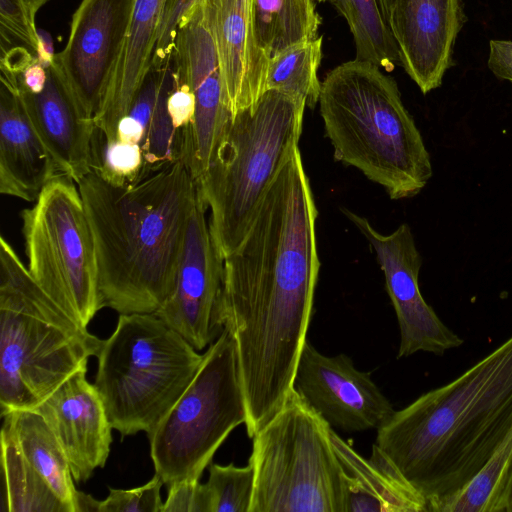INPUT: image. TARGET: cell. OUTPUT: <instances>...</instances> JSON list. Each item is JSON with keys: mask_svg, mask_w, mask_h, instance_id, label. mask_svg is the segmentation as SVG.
Returning <instances> with one entry per match:
<instances>
[{"mask_svg": "<svg viewBox=\"0 0 512 512\" xmlns=\"http://www.w3.org/2000/svg\"><path fill=\"white\" fill-rule=\"evenodd\" d=\"M317 215L297 147L223 259L222 318L236 344L250 438L293 390L320 269Z\"/></svg>", "mask_w": 512, "mask_h": 512, "instance_id": "1", "label": "cell"}, {"mask_svg": "<svg viewBox=\"0 0 512 512\" xmlns=\"http://www.w3.org/2000/svg\"><path fill=\"white\" fill-rule=\"evenodd\" d=\"M512 428V335L453 381L395 411L375 444L427 503L463 490Z\"/></svg>", "mask_w": 512, "mask_h": 512, "instance_id": "2", "label": "cell"}, {"mask_svg": "<svg viewBox=\"0 0 512 512\" xmlns=\"http://www.w3.org/2000/svg\"><path fill=\"white\" fill-rule=\"evenodd\" d=\"M91 225L103 307L155 313L174 291L197 182L183 161L124 185L77 182Z\"/></svg>", "mask_w": 512, "mask_h": 512, "instance_id": "3", "label": "cell"}, {"mask_svg": "<svg viewBox=\"0 0 512 512\" xmlns=\"http://www.w3.org/2000/svg\"><path fill=\"white\" fill-rule=\"evenodd\" d=\"M319 110L336 160L357 168L389 197L416 196L433 174L430 154L394 78L353 59L321 82Z\"/></svg>", "mask_w": 512, "mask_h": 512, "instance_id": "4", "label": "cell"}, {"mask_svg": "<svg viewBox=\"0 0 512 512\" xmlns=\"http://www.w3.org/2000/svg\"><path fill=\"white\" fill-rule=\"evenodd\" d=\"M102 340L70 318L0 237L1 416L33 409L88 359Z\"/></svg>", "mask_w": 512, "mask_h": 512, "instance_id": "5", "label": "cell"}, {"mask_svg": "<svg viewBox=\"0 0 512 512\" xmlns=\"http://www.w3.org/2000/svg\"><path fill=\"white\" fill-rule=\"evenodd\" d=\"M305 107L286 93L265 91L219 134L197 189L223 259L240 244L267 189L298 147Z\"/></svg>", "mask_w": 512, "mask_h": 512, "instance_id": "6", "label": "cell"}, {"mask_svg": "<svg viewBox=\"0 0 512 512\" xmlns=\"http://www.w3.org/2000/svg\"><path fill=\"white\" fill-rule=\"evenodd\" d=\"M97 389L113 429L149 435L198 372L203 360L155 313L120 314L97 354Z\"/></svg>", "mask_w": 512, "mask_h": 512, "instance_id": "7", "label": "cell"}, {"mask_svg": "<svg viewBox=\"0 0 512 512\" xmlns=\"http://www.w3.org/2000/svg\"><path fill=\"white\" fill-rule=\"evenodd\" d=\"M332 428L294 391L252 437L250 512H347Z\"/></svg>", "mask_w": 512, "mask_h": 512, "instance_id": "8", "label": "cell"}, {"mask_svg": "<svg viewBox=\"0 0 512 512\" xmlns=\"http://www.w3.org/2000/svg\"><path fill=\"white\" fill-rule=\"evenodd\" d=\"M246 421L236 344L224 328L187 389L147 435L155 474L167 486L200 480L229 434Z\"/></svg>", "mask_w": 512, "mask_h": 512, "instance_id": "9", "label": "cell"}, {"mask_svg": "<svg viewBox=\"0 0 512 512\" xmlns=\"http://www.w3.org/2000/svg\"><path fill=\"white\" fill-rule=\"evenodd\" d=\"M20 216L30 275L87 328L103 306L95 241L77 183L57 173Z\"/></svg>", "mask_w": 512, "mask_h": 512, "instance_id": "10", "label": "cell"}, {"mask_svg": "<svg viewBox=\"0 0 512 512\" xmlns=\"http://www.w3.org/2000/svg\"><path fill=\"white\" fill-rule=\"evenodd\" d=\"M342 211L369 241L384 273L400 330L397 357L417 352L443 355L461 346L463 339L442 322L421 294L418 279L422 258L410 226L403 223L384 235L365 217L347 209Z\"/></svg>", "mask_w": 512, "mask_h": 512, "instance_id": "11", "label": "cell"}, {"mask_svg": "<svg viewBox=\"0 0 512 512\" xmlns=\"http://www.w3.org/2000/svg\"><path fill=\"white\" fill-rule=\"evenodd\" d=\"M134 0H81L52 66L91 119L100 110L127 34Z\"/></svg>", "mask_w": 512, "mask_h": 512, "instance_id": "12", "label": "cell"}, {"mask_svg": "<svg viewBox=\"0 0 512 512\" xmlns=\"http://www.w3.org/2000/svg\"><path fill=\"white\" fill-rule=\"evenodd\" d=\"M207 210L198 192L174 291L155 312L198 351L213 343L224 329L223 258L213 240Z\"/></svg>", "mask_w": 512, "mask_h": 512, "instance_id": "13", "label": "cell"}, {"mask_svg": "<svg viewBox=\"0 0 512 512\" xmlns=\"http://www.w3.org/2000/svg\"><path fill=\"white\" fill-rule=\"evenodd\" d=\"M294 391L332 428L378 429L394 414L388 398L345 354L326 356L307 339L293 380Z\"/></svg>", "mask_w": 512, "mask_h": 512, "instance_id": "14", "label": "cell"}, {"mask_svg": "<svg viewBox=\"0 0 512 512\" xmlns=\"http://www.w3.org/2000/svg\"><path fill=\"white\" fill-rule=\"evenodd\" d=\"M172 62L174 72L188 82L195 96L194 122L187 134L183 162L197 182L219 134L233 117L225 104L218 54L201 0L179 24Z\"/></svg>", "mask_w": 512, "mask_h": 512, "instance_id": "15", "label": "cell"}, {"mask_svg": "<svg viewBox=\"0 0 512 512\" xmlns=\"http://www.w3.org/2000/svg\"><path fill=\"white\" fill-rule=\"evenodd\" d=\"M464 22L462 0H393L388 25L400 65L423 94L442 84Z\"/></svg>", "mask_w": 512, "mask_h": 512, "instance_id": "16", "label": "cell"}, {"mask_svg": "<svg viewBox=\"0 0 512 512\" xmlns=\"http://www.w3.org/2000/svg\"><path fill=\"white\" fill-rule=\"evenodd\" d=\"M87 365L63 381L33 409L60 443L75 482L103 468L112 443V425L102 399L86 379Z\"/></svg>", "mask_w": 512, "mask_h": 512, "instance_id": "17", "label": "cell"}, {"mask_svg": "<svg viewBox=\"0 0 512 512\" xmlns=\"http://www.w3.org/2000/svg\"><path fill=\"white\" fill-rule=\"evenodd\" d=\"M201 6L218 54L225 104L234 116L265 92L270 58L256 38L253 0H201Z\"/></svg>", "mask_w": 512, "mask_h": 512, "instance_id": "18", "label": "cell"}, {"mask_svg": "<svg viewBox=\"0 0 512 512\" xmlns=\"http://www.w3.org/2000/svg\"><path fill=\"white\" fill-rule=\"evenodd\" d=\"M13 73L26 114L58 172L77 183L91 171L94 120L80 109L52 65L47 68L46 84L38 93L24 90L17 73Z\"/></svg>", "mask_w": 512, "mask_h": 512, "instance_id": "19", "label": "cell"}, {"mask_svg": "<svg viewBox=\"0 0 512 512\" xmlns=\"http://www.w3.org/2000/svg\"><path fill=\"white\" fill-rule=\"evenodd\" d=\"M0 70V192L32 202L59 172L26 114L15 74Z\"/></svg>", "mask_w": 512, "mask_h": 512, "instance_id": "20", "label": "cell"}, {"mask_svg": "<svg viewBox=\"0 0 512 512\" xmlns=\"http://www.w3.org/2000/svg\"><path fill=\"white\" fill-rule=\"evenodd\" d=\"M166 0H134L125 41L112 74L95 127L105 141L115 140L119 122L127 115L153 65L158 29Z\"/></svg>", "mask_w": 512, "mask_h": 512, "instance_id": "21", "label": "cell"}, {"mask_svg": "<svg viewBox=\"0 0 512 512\" xmlns=\"http://www.w3.org/2000/svg\"><path fill=\"white\" fill-rule=\"evenodd\" d=\"M331 438L347 473V512L427 511L423 496L376 444L373 445L371 457L365 459L333 429Z\"/></svg>", "mask_w": 512, "mask_h": 512, "instance_id": "22", "label": "cell"}, {"mask_svg": "<svg viewBox=\"0 0 512 512\" xmlns=\"http://www.w3.org/2000/svg\"><path fill=\"white\" fill-rule=\"evenodd\" d=\"M173 84L171 56L152 65L126 115L141 129L146 175L184 159L185 135L174 127L167 108Z\"/></svg>", "mask_w": 512, "mask_h": 512, "instance_id": "23", "label": "cell"}, {"mask_svg": "<svg viewBox=\"0 0 512 512\" xmlns=\"http://www.w3.org/2000/svg\"><path fill=\"white\" fill-rule=\"evenodd\" d=\"M3 425L18 448L45 479L69 512H76L75 488L66 455L43 417L31 409L10 411L2 416Z\"/></svg>", "mask_w": 512, "mask_h": 512, "instance_id": "24", "label": "cell"}, {"mask_svg": "<svg viewBox=\"0 0 512 512\" xmlns=\"http://www.w3.org/2000/svg\"><path fill=\"white\" fill-rule=\"evenodd\" d=\"M253 15L257 41L269 58L318 37L314 0H253Z\"/></svg>", "mask_w": 512, "mask_h": 512, "instance_id": "25", "label": "cell"}, {"mask_svg": "<svg viewBox=\"0 0 512 512\" xmlns=\"http://www.w3.org/2000/svg\"><path fill=\"white\" fill-rule=\"evenodd\" d=\"M2 512H69L45 479L1 428Z\"/></svg>", "mask_w": 512, "mask_h": 512, "instance_id": "26", "label": "cell"}, {"mask_svg": "<svg viewBox=\"0 0 512 512\" xmlns=\"http://www.w3.org/2000/svg\"><path fill=\"white\" fill-rule=\"evenodd\" d=\"M345 18L353 36L356 59L369 61L385 72L400 65L397 43L378 0H330Z\"/></svg>", "mask_w": 512, "mask_h": 512, "instance_id": "27", "label": "cell"}, {"mask_svg": "<svg viewBox=\"0 0 512 512\" xmlns=\"http://www.w3.org/2000/svg\"><path fill=\"white\" fill-rule=\"evenodd\" d=\"M322 36L295 44L269 60L265 91L275 90L303 100L313 108L319 101Z\"/></svg>", "mask_w": 512, "mask_h": 512, "instance_id": "28", "label": "cell"}, {"mask_svg": "<svg viewBox=\"0 0 512 512\" xmlns=\"http://www.w3.org/2000/svg\"><path fill=\"white\" fill-rule=\"evenodd\" d=\"M512 475V428L476 477L438 512H505Z\"/></svg>", "mask_w": 512, "mask_h": 512, "instance_id": "29", "label": "cell"}, {"mask_svg": "<svg viewBox=\"0 0 512 512\" xmlns=\"http://www.w3.org/2000/svg\"><path fill=\"white\" fill-rule=\"evenodd\" d=\"M255 474L252 464L209 465V478L204 483L209 512H250Z\"/></svg>", "mask_w": 512, "mask_h": 512, "instance_id": "30", "label": "cell"}, {"mask_svg": "<svg viewBox=\"0 0 512 512\" xmlns=\"http://www.w3.org/2000/svg\"><path fill=\"white\" fill-rule=\"evenodd\" d=\"M163 481L155 474L146 484L132 489L109 488L106 499L98 501V512H162Z\"/></svg>", "mask_w": 512, "mask_h": 512, "instance_id": "31", "label": "cell"}, {"mask_svg": "<svg viewBox=\"0 0 512 512\" xmlns=\"http://www.w3.org/2000/svg\"><path fill=\"white\" fill-rule=\"evenodd\" d=\"M1 48L20 41L36 56L38 31L28 18L20 0H0Z\"/></svg>", "mask_w": 512, "mask_h": 512, "instance_id": "32", "label": "cell"}, {"mask_svg": "<svg viewBox=\"0 0 512 512\" xmlns=\"http://www.w3.org/2000/svg\"><path fill=\"white\" fill-rule=\"evenodd\" d=\"M199 1L166 0L158 29L153 64L160 65L172 56L179 24Z\"/></svg>", "mask_w": 512, "mask_h": 512, "instance_id": "33", "label": "cell"}, {"mask_svg": "<svg viewBox=\"0 0 512 512\" xmlns=\"http://www.w3.org/2000/svg\"><path fill=\"white\" fill-rule=\"evenodd\" d=\"M168 487L162 512H209L207 493L200 480L181 481Z\"/></svg>", "mask_w": 512, "mask_h": 512, "instance_id": "34", "label": "cell"}, {"mask_svg": "<svg viewBox=\"0 0 512 512\" xmlns=\"http://www.w3.org/2000/svg\"><path fill=\"white\" fill-rule=\"evenodd\" d=\"M173 76L174 84L168 96L167 108L174 127L182 132L186 139L194 122L195 96L188 82L176 74L174 69Z\"/></svg>", "mask_w": 512, "mask_h": 512, "instance_id": "35", "label": "cell"}, {"mask_svg": "<svg viewBox=\"0 0 512 512\" xmlns=\"http://www.w3.org/2000/svg\"><path fill=\"white\" fill-rule=\"evenodd\" d=\"M487 65L497 78L512 84V40H491Z\"/></svg>", "mask_w": 512, "mask_h": 512, "instance_id": "36", "label": "cell"}, {"mask_svg": "<svg viewBox=\"0 0 512 512\" xmlns=\"http://www.w3.org/2000/svg\"><path fill=\"white\" fill-rule=\"evenodd\" d=\"M20 86L31 93L40 92L47 81V68L36 58L22 72H16Z\"/></svg>", "mask_w": 512, "mask_h": 512, "instance_id": "37", "label": "cell"}, {"mask_svg": "<svg viewBox=\"0 0 512 512\" xmlns=\"http://www.w3.org/2000/svg\"><path fill=\"white\" fill-rule=\"evenodd\" d=\"M38 39L37 59L42 66L48 68L52 64L55 55L53 53L51 40H48V36L40 31H38Z\"/></svg>", "mask_w": 512, "mask_h": 512, "instance_id": "38", "label": "cell"}, {"mask_svg": "<svg viewBox=\"0 0 512 512\" xmlns=\"http://www.w3.org/2000/svg\"><path fill=\"white\" fill-rule=\"evenodd\" d=\"M76 512H98V500L91 495L78 491Z\"/></svg>", "mask_w": 512, "mask_h": 512, "instance_id": "39", "label": "cell"}, {"mask_svg": "<svg viewBox=\"0 0 512 512\" xmlns=\"http://www.w3.org/2000/svg\"><path fill=\"white\" fill-rule=\"evenodd\" d=\"M22 6L30 19V21L35 25V17L37 12L50 0H20Z\"/></svg>", "mask_w": 512, "mask_h": 512, "instance_id": "40", "label": "cell"}, {"mask_svg": "<svg viewBox=\"0 0 512 512\" xmlns=\"http://www.w3.org/2000/svg\"><path fill=\"white\" fill-rule=\"evenodd\" d=\"M505 512H512V475L507 490Z\"/></svg>", "mask_w": 512, "mask_h": 512, "instance_id": "41", "label": "cell"}, {"mask_svg": "<svg viewBox=\"0 0 512 512\" xmlns=\"http://www.w3.org/2000/svg\"><path fill=\"white\" fill-rule=\"evenodd\" d=\"M319 2H326V1H330V0H318Z\"/></svg>", "mask_w": 512, "mask_h": 512, "instance_id": "42", "label": "cell"}]
</instances>
